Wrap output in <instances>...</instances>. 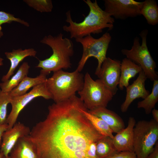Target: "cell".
Masks as SVG:
<instances>
[{"label":"cell","instance_id":"6da1fadb","mask_svg":"<svg viewBox=\"0 0 158 158\" xmlns=\"http://www.w3.org/2000/svg\"><path fill=\"white\" fill-rule=\"evenodd\" d=\"M85 109L76 95L49 106L46 118L29 134L38 158H97L96 142L104 136L84 114Z\"/></svg>","mask_w":158,"mask_h":158},{"label":"cell","instance_id":"7a4b0ae2","mask_svg":"<svg viewBox=\"0 0 158 158\" xmlns=\"http://www.w3.org/2000/svg\"><path fill=\"white\" fill-rule=\"evenodd\" d=\"M83 1L89 7L90 11L82 22L77 23L73 21L70 11L66 13V21L69 25H64L63 29L70 34L71 38L76 39L91 34H99L105 28L109 30H112L114 19L99 6L97 0L93 2L90 0Z\"/></svg>","mask_w":158,"mask_h":158},{"label":"cell","instance_id":"3957f363","mask_svg":"<svg viewBox=\"0 0 158 158\" xmlns=\"http://www.w3.org/2000/svg\"><path fill=\"white\" fill-rule=\"evenodd\" d=\"M40 42L49 46L52 51V54L48 58L39 60L36 67L42 69L40 72L48 75L51 71L71 67V58L74 53L73 44L71 40L63 38V34L60 33L56 36H45Z\"/></svg>","mask_w":158,"mask_h":158},{"label":"cell","instance_id":"277c9868","mask_svg":"<svg viewBox=\"0 0 158 158\" xmlns=\"http://www.w3.org/2000/svg\"><path fill=\"white\" fill-rule=\"evenodd\" d=\"M84 76L75 70L72 72L63 70L53 72L45 84L55 103H58L75 95L82 88Z\"/></svg>","mask_w":158,"mask_h":158},{"label":"cell","instance_id":"5b68a950","mask_svg":"<svg viewBox=\"0 0 158 158\" xmlns=\"http://www.w3.org/2000/svg\"><path fill=\"white\" fill-rule=\"evenodd\" d=\"M78 93L88 111L107 107L114 96L99 79L94 80L88 72L84 75L83 87Z\"/></svg>","mask_w":158,"mask_h":158},{"label":"cell","instance_id":"8992f818","mask_svg":"<svg viewBox=\"0 0 158 158\" xmlns=\"http://www.w3.org/2000/svg\"><path fill=\"white\" fill-rule=\"evenodd\" d=\"M148 30L145 29L141 32L139 35L142 40L140 44V39L136 37L133 40V45L130 49H123L121 53L126 58L139 65L145 75L152 81L158 80V76L155 71L156 63L152 57L147 44Z\"/></svg>","mask_w":158,"mask_h":158},{"label":"cell","instance_id":"52a82bcc","mask_svg":"<svg viewBox=\"0 0 158 158\" xmlns=\"http://www.w3.org/2000/svg\"><path fill=\"white\" fill-rule=\"evenodd\" d=\"M158 123L153 119L139 121L134 128L133 151L137 158H146L158 141Z\"/></svg>","mask_w":158,"mask_h":158},{"label":"cell","instance_id":"ba28073f","mask_svg":"<svg viewBox=\"0 0 158 158\" xmlns=\"http://www.w3.org/2000/svg\"><path fill=\"white\" fill-rule=\"evenodd\" d=\"M111 37L109 33L106 32L98 38L93 37L91 35L76 39V42L83 47V52L76 70L80 72L88 59L91 57L96 58L98 65L95 74L99 71L102 64L107 58L106 54Z\"/></svg>","mask_w":158,"mask_h":158},{"label":"cell","instance_id":"9c48e42d","mask_svg":"<svg viewBox=\"0 0 158 158\" xmlns=\"http://www.w3.org/2000/svg\"><path fill=\"white\" fill-rule=\"evenodd\" d=\"M39 97L46 99H52L45 83L33 87L29 92L25 94L12 97L10 103L11 110L6 121L8 126V130L11 128L16 123L20 113L24 108L34 99Z\"/></svg>","mask_w":158,"mask_h":158},{"label":"cell","instance_id":"30bf717a","mask_svg":"<svg viewBox=\"0 0 158 158\" xmlns=\"http://www.w3.org/2000/svg\"><path fill=\"white\" fill-rule=\"evenodd\" d=\"M104 11L114 19L125 20L140 15L143 1L134 0H104Z\"/></svg>","mask_w":158,"mask_h":158},{"label":"cell","instance_id":"8fae6325","mask_svg":"<svg viewBox=\"0 0 158 158\" xmlns=\"http://www.w3.org/2000/svg\"><path fill=\"white\" fill-rule=\"evenodd\" d=\"M120 61L107 57L103 62L99 72L96 74L101 82L113 95L118 90L121 75Z\"/></svg>","mask_w":158,"mask_h":158},{"label":"cell","instance_id":"7c38bea8","mask_svg":"<svg viewBox=\"0 0 158 158\" xmlns=\"http://www.w3.org/2000/svg\"><path fill=\"white\" fill-rule=\"evenodd\" d=\"M30 130V128L20 122L16 123L11 128L7 130L3 133L0 152L6 158L8 157L19 139L29 135Z\"/></svg>","mask_w":158,"mask_h":158},{"label":"cell","instance_id":"4fadbf2b","mask_svg":"<svg viewBox=\"0 0 158 158\" xmlns=\"http://www.w3.org/2000/svg\"><path fill=\"white\" fill-rule=\"evenodd\" d=\"M147 78L142 70L132 84L126 87V98L121 107L122 112H126L130 104L135 99L141 98L143 99L150 94L149 91L145 87V82Z\"/></svg>","mask_w":158,"mask_h":158},{"label":"cell","instance_id":"5bb4252c","mask_svg":"<svg viewBox=\"0 0 158 158\" xmlns=\"http://www.w3.org/2000/svg\"><path fill=\"white\" fill-rule=\"evenodd\" d=\"M136 123L134 118L130 117L127 127L114 136L113 142L118 152L133 151L134 128Z\"/></svg>","mask_w":158,"mask_h":158},{"label":"cell","instance_id":"9a60e30c","mask_svg":"<svg viewBox=\"0 0 158 158\" xmlns=\"http://www.w3.org/2000/svg\"><path fill=\"white\" fill-rule=\"evenodd\" d=\"M37 53L36 51L33 48L24 49L21 48L13 49L11 52H5V55L9 60L11 64L7 73L2 77L1 80L2 81L5 82L10 78L20 63L25 58L29 56L35 57Z\"/></svg>","mask_w":158,"mask_h":158},{"label":"cell","instance_id":"2e32d148","mask_svg":"<svg viewBox=\"0 0 158 158\" xmlns=\"http://www.w3.org/2000/svg\"><path fill=\"white\" fill-rule=\"evenodd\" d=\"M10 154V158H38L36 147L29 135L19 139Z\"/></svg>","mask_w":158,"mask_h":158},{"label":"cell","instance_id":"e0dca14e","mask_svg":"<svg viewBox=\"0 0 158 158\" xmlns=\"http://www.w3.org/2000/svg\"><path fill=\"white\" fill-rule=\"evenodd\" d=\"M88 111L103 120L113 133H117L125 128V123L122 118L115 112L106 107H99Z\"/></svg>","mask_w":158,"mask_h":158},{"label":"cell","instance_id":"ac0fdd59","mask_svg":"<svg viewBox=\"0 0 158 158\" xmlns=\"http://www.w3.org/2000/svg\"><path fill=\"white\" fill-rule=\"evenodd\" d=\"M142 71L139 65L126 58L123 59L121 62L119 89L122 90L124 87H127L129 85L130 79Z\"/></svg>","mask_w":158,"mask_h":158},{"label":"cell","instance_id":"d6986e66","mask_svg":"<svg viewBox=\"0 0 158 158\" xmlns=\"http://www.w3.org/2000/svg\"><path fill=\"white\" fill-rule=\"evenodd\" d=\"M47 75L40 72L39 75L35 78L26 76L10 92L11 96L13 97L25 94L31 88L45 83L47 79Z\"/></svg>","mask_w":158,"mask_h":158},{"label":"cell","instance_id":"ffe728a7","mask_svg":"<svg viewBox=\"0 0 158 158\" xmlns=\"http://www.w3.org/2000/svg\"><path fill=\"white\" fill-rule=\"evenodd\" d=\"M30 67L27 62H23L15 74L8 80L0 83L1 90L4 92L11 91L27 76Z\"/></svg>","mask_w":158,"mask_h":158},{"label":"cell","instance_id":"44dd1931","mask_svg":"<svg viewBox=\"0 0 158 158\" xmlns=\"http://www.w3.org/2000/svg\"><path fill=\"white\" fill-rule=\"evenodd\" d=\"M140 14L144 16L150 25H155L158 23V6L154 0H145L140 11Z\"/></svg>","mask_w":158,"mask_h":158},{"label":"cell","instance_id":"7402d4cb","mask_svg":"<svg viewBox=\"0 0 158 158\" xmlns=\"http://www.w3.org/2000/svg\"><path fill=\"white\" fill-rule=\"evenodd\" d=\"M117 152L113 138L104 136L96 142V153L97 158H107Z\"/></svg>","mask_w":158,"mask_h":158},{"label":"cell","instance_id":"603a6c76","mask_svg":"<svg viewBox=\"0 0 158 158\" xmlns=\"http://www.w3.org/2000/svg\"><path fill=\"white\" fill-rule=\"evenodd\" d=\"M83 111L98 132L103 136L113 138L114 135L112 130L103 120L90 113L87 109L83 110Z\"/></svg>","mask_w":158,"mask_h":158},{"label":"cell","instance_id":"cb8c5ba5","mask_svg":"<svg viewBox=\"0 0 158 158\" xmlns=\"http://www.w3.org/2000/svg\"><path fill=\"white\" fill-rule=\"evenodd\" d=\"M153 81L151 92L142 100L139 101L137 103V108L143 109L147 114L151 113L158 101V80H155Z\"/></svg>","mask_w":158,"mask_h":158},{"label":"cell","instance_id":"d4e9b609","mask_svg":"<svg viewBox=\"0 0 158 158\" xmlns=\"http://www.w3.org/2000/svg\"><path fill=\"white\" fill-rule=\"evenodd\" d=\"M29 6L41 13L50 12L53 8L51 0H24Z\"/></svg>","mask_w":158,"mask_h":158},{"label":"cell","instance_id":"484cf974","mask_svg":"<svg viewBox=\"0 0 158 158\" xmlns=\"http://www.w3.org/2000/svg\"><path fill=\"white\" fill-rule=\"evenodd\" d=\"M12 97L10 92H4L0 90V124L6 123L7 107Z\"/></svg>","mask_w":158,"mask_h":158},{"label":"cell","instance_id":"4316f807","mask_svg":"<svg viewBox=\"0 0 158 158\" xmlns=\"http://www.w3.org/2000/svg\"><path fill=\"white\" fill-rule=\"evenodd\" d=\"M13 22L19 23L27 27L30 26L28 22L19 18L15 17L14 15L4 11H0V38L4 35L2 31V25L5 23H10Z\"/></svg>","mask_w":158,"mask_h":158},{"label":"cell","instance_id":"83f0119b","mask_svg":"<svg viewBox=\"0 0 158 158\" xmlns=\"http://www.w3.org/2000/svg\"><path fill=\"white\" fill-rule=\"evenodd\" d=\"M107 158H137L134 151H125L117 152Z\"/></svg>","mask_w":158,"mask_h":158},{"label":"cell","instance_id":"f1b7e54d","mask_svg":"<svg viewBox=\"0 0 158 158\" xmlns=\"http://www.w3.org/2000/svg\"><path fill=\"white\" fill-rule=\"evenodd\" d=\"M146 158H158V141L155 144L152 151Z\"/></svg>","mask_w":158,"mask_h":158},{"label":"cell","instance_id":"f546056e","mask_svg":"<svg viewBox=\"0 0 158 158\" xmlns=\"http://www.w3.org/2000/svg\"><path fill=\"white\" fill-rule=\"evenodd\" d=\"M8 125L6 123L0 124V147L2 142L3 134L5 131L8 130Z\"/></svg>","mask_w":158,"mask_h":158},{"label":"cell","instance_id":"4dcf8cb0","mask_svg":"<svg viewBox=\"0 0 158 158\" xmlns=\"http://www.w3.org/2000/svg\"><path fill=\"white\" fill-rule=\"evenodd\" d=\"M151 113L152 114L153 119L158 123V110L154 108L152 110Z\"/></svg>","mask_w":158,"mask_h":158},{"label":"cell","instance_id":"1f68e13d","mask_svg":"<svg viewBox=\"0 0 158 158\" xmlns=\"http://www.w3.org/2000/svg\"><path fill=\"white\" fill-rule=\"evenodd\" d=\"M4 59L0 56V68L3 65Z\"/></svg>","mask_w":158,"mask_h":158},{"label":"cell","instance_id":"d6a6232c","mask_svg":"<svg viewBox=\"0 0 158 158\" xmlns=\"http://www.w3.org/2000/svg\"><path fill=\"white\" fill-rule=\"evenodd\" d=\"M4 155L3 153L1 152H0V158H3L4 157Z\"/></svg>","mask_w":158,"mask_h":158},{"label":"cell","instance_id":"836d02e7","mask_svg":"<svg viewBox=\"0 0 158 158\" xmlns=\"http://www.w3.org/2000/svg\"><path fill=\"white\" fill-rule=\"evenodd\" d=\"M3 158H10L9 156L8 157H7V158H6V157H4Z\"/></svg>","mask_w":158,"mask_h":158}]
</instances>
